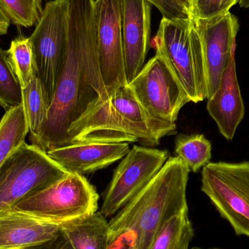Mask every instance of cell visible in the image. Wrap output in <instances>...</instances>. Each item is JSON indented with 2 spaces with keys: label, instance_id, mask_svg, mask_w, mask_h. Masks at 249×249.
Returning <instances> with one entry per match:
<instances>
[{
  "label": "cell",
  "instance_id": "7",
  "mask_svg": "<svg viewBox=\"0 0 249 249\" xmlns=\"http://www.w3.org/2000/svg\"><path fill=\"white\" fill-rule=\"evenodd\" d=\"M68 36L67 0H52L44 7L35 31L29 36L36 66L48 104L53 97L64 61Z\"/></svg>",
  "mask_w": 249,
  "mask_h": 249
},
{
  "label": "cell",
  "instance_id": "6",
  "mask_svg": "<svg viewBox=\"0 0 249 249\" xmlns=\"http://www.w3.org/2000/svg\"><path fill=\"white\" fill-rule=\"evenodd\" d=\"M201 190L236 235L249 237V161L209 162Z\"/></svg>",
  "mask_w": 249,
  "mask_h": 249
},
{
  "label": "cell",
  "instance_id": "16",
  "mask_svg": "<svg viewBox=\"0 0 249 249\" xmlns=\"http://www.w3.org/2000/svg\"><path fill=\"white\" fill-rule=\"evenodd\" d=\"M60 232V225L26 213L0 212V249H29L48 242Z\"/></svg>",
  "mask_w": 249,
  "mask_h": 249
},
{
  "label": "cell",
  "instance_id": "22",
  "mask_svg": "<svg viewBox=\"0 0 249 249\" xmlns=\"http://www.w3.org/2000/svg\"><path fill=\"white\" fill-rule=\"evenodd\" d=\"M22 105L26 114L29 138L36 136L48 115L49 104L37 76L22 89Z\"/></svg>",
  "mask_w": 249,
  "mask_h": 249
},
{
  "label": "cell",
  "instance_id": "30",
  "mask_svg": "<svg viewBox=\"0 0 249 249\" xmlns=\"http://www.w3.org/2000/svg\"><path fill=\"white\" fill-rule=\"evenodd\" d=\"M10 22L5 15L3 13L0 9V35H4L7 34L10 26Z\"/></svg>",
  "mask_w": 249,
  "mask_h": 249
},
{
  "label": "cell",
  "instance_id": "25",
  "mask_svg": "<svg viewBox=\"0 0 249 249\" xmlns=\"http://www.w3.org/2000/svg\"><path fill=\"white\" fill-rule=\"evenodd\" d=\"M22 105V88L15 74L7 51L0 45V107L4 111Z\"/></svg>",
  "mask_w": 249,
  "mask_h": 249
},
{
  "label": "cell",
  "instance_id": "17",
  "mask_svg": "<svg viewBox=\"0 0 249 249\" xmlns=\"http://www.w3.org/2000/svg\"><path fill=\"white\" fill-rule=\"evenodd\" d=\"M107 100L115 112L149 139L152 146H158L165 136L177 133L176 124L158 121L146 112L128 85L115 90Z\"/></svg>",
  "mask_w": 249,
  "mask_h": 249
},
{
  "label": "cell",
  "instance_id": "23",
  "mask_svg": "<svg viewBox=\"0 0 249 249\" xmlns=\"http://www.w3.org/2000/svg\"><path fill=\"white\" fill-rule=\"evenodd\" d=\"M12 69L22 89L37 76L35 58L29 38L20 36L13 39L7 51Z\"/></svg>",
  "mask_w": 249,
  "mask_h": 249
},
{
  "label": "cell",
  "instance_id": "9",
  "mask_svg": "<svg viewBox=\"0 0 249 249\" xmlns=\"http://www.w3.org/2000/svg\"><path fill=\"white\" fill-rule=\"evenodd\" d=\"M168 159L167 150L133 146L115 169L101 213L106 218L116 214L158 174Z\"/></svg>",
  "mask_w": 249,
  "mask_h": 249
},
{
  "label": "cell",
  "instance_id": "15",
  "mask_svg": "<svg viewBox=\"0 0 249 249\" xmlns=\"http://www.w3.org/2000/svg\"><path fill=\"white\" fill-rule=\"evenodd\" d=\"M207 100L208 112L217 124L219 133L228 140H232L245 115L237 78L235 55L225 69L217 90Z\"/></svg>",
  "mask_w": 249,
  "mask_h": 249
},
{
  "label": "cell",
  "instance_id": "29",
  "mask_svg": "<svg viewBox=\"0 0 249 249\" xmlns=\"http://www.w3.org/2000/svg\"><path fill=\"white\" fill-rule=\"evenodd\" d=\"M29 249H74L67 239V237L63 234L60 230L56 236L51 241L44 243L37 247H32Z\"/></svg>",
  "mask_w": 249,
  "mask_h": 249
},
{
  "label": "cell",
  "instance_id": "27",
  "mask_svg": "<svg viewBox=\"0 0 249 249\" xmlns=\"http://www.w3.org/2000/svg\"><path fill=\"white\" fill-rule=\"evenodd\" d=\"M160 12L163 18L169 19L192 18L189 12L178 0H147Z\"/></svg>",
  "mask_w": 249,
  "mask_h": 249
},
{
  "label": "cell",
  "instance_id": "28",
  "mask_svg": "<svg viewBox=\"0 0 249 249\" xmlns=\"http://www.w3.org/2000/svg\"><path fill=\"white\" fill-rule=\"evenodd\" d=\"M108 249H136L133 236L127 232L111 235Z\"/></svg>",
  "mask_w": 249,
  "mask_h": 249
},
{
  "label": "cell",
  "instance_id": "11",
  "mask_svg": "<svg viewBox=\"0 0 249 249\" xmlns=\"http://www.w3.org/2000/svg\"><path fill=\"white\" fill-rule=\"evenodd\" d=\"M69 144L75 142L134 143L152 146L149 139L112 109L107 99L92 102L69 127Z\"/></svg>",
  "mask_w": 249,
  "mask_h": 249
},
{
  "label": "cell",
  "instance_id": "18",
  "mask_svg": "<svg viewBox=\"0 0 249 249\" xmlns=\"http://www.w3.org/2000/svg\"><path fill=\"white\" fill-rule=\"evenodd\" d=\"M60 230L74 249H108L109 223L101 212L60 225Z\"/></svg>",
  "mask_w": 249,
  "mask_h": 249
},
{
  "label": "cell",
  "instance_id": "2",
  "mask_svg": "<svg viewBox=\"0 0 249 249\" xmlns=\"http://www.w3.org/2000/svg\"><path fill=\"white\" fill-rule=\"evenodd\" d=\"M190 172L178 157L168 158L158 174L111 219V235L127 232L136 249H149L168 219L188 211L186 194Z\"/></svg>",
  "mask_w": 249,
  "mask_h": 249
},
{
  "label": "cell",
  "instance_id": "4",
  "mask_svg": "<svg viewBox=\"0 0 249 249\" xmlns=\"http://www.w3.org/2000/svg\"><path fill=\"white\" fill-rule=\"evenodd\" d=\"M70 174L45 151L24 142L0 166V212Z\"/></svg>",
  "mask_w": 249,
  "mask_h": 249
},
{
  "label": "cell",
  "instance_id": "32",
  "mask_svg": "<svg viewBox=\"0 0 249 249\" xmlns=\"http://www.w3.org/2000/svg\"><path fill=\"white\" fill-rule=\"evenodd\" d=\"M238 4L243 8L249 9V0H239Z\"/></svg>",
  "mask_w": 249,
  "mask_h": 249
},
{
  "label": "cell",
  "instance_id": "31",
  "mask_svg": "<svg viewBox=\"0 0 249 249\" xmlns=\"http://www.w3.org/2000/svg\"><path fill=\"white\" fill-rule=\"evenodd\" d=\"M178 2L189 12L192 17L193 13V0H178Z\"/></svg>",
  "mask_w": 249,
  "mask_h": 249
},
{
  "label": "cell",
  "instance_id": "13",
  "mask_svg": "<svg viewBox=\"0 0 249 249\" xmlns=\"http://www.w3.org/2000/svg\"><path fill=\"white\" fill-rule=\"evenodd\" d=\"M151 9L147 0H121V32L127 85L144 66L149 51Z\"/></svg>",
  "mask_w": 249,
  "mask_h": 249
},
{
  "label": "cell",
  "instance_id": "21",
  "mask_svg": "<svg viewBox=\"0 0 249 249\" xmlns=\"http://www.w3.org/2000/svg\"><path fill=\"white\" fill-rule=\"evenodd\" d=\"M212 143L204 135H178L175 141L177 157L182 160L190 171L198 172L210 162L212 159Z\"/></svg>",
  "mask_w": 249,
  "mask_h": 249
},
{
  "label": "cell",
  "instance_id": "12",
  "mask_svg": "<svg viewBox=\"0 0 249 249\" xmlns=\"http://www.w3.org/2000/svg\"><path fill=\"white\" fill-rule=\"evenodd\" d=\"M193 20L201 39L208 99L217 90L222 74L232 55H235L239 23L231 12L212 18Z\"/></svg>",
  "mask_w": 249,
  "mask_h": 249
},
{
  "label": "cell",
  "instance_id": "33",
  "mask_svg": "<svg viewBox=\"0 0 249 249\" xmlns=\"http://www.w3.org/2000/svg\"><path fill=\"white\" fill-rule=\"evenodd\" d=\"M191 249H203L198 248V247H194V248H192Z\"/></svg>",
  "mask_w": 249,
  "mask_h": 249
},
{
  "label": "cell",
  "instance_id": "19",
  "mask_svg": "<svg viewBox=\"0 0 249 249\" xmlns=\"http://www.w3.org/2000/svg\"><path fill=\"white\" fill-rule=\"evenodd\" d=\"M194 229L188 211L174 215L160 228L149 249H190Z\"/></svg>",
  "mask_w": 249,
  "mask_h": 249
},
{
  "label": "cell",
  "instance_id": "8",
  "mask_svg": "<svg viewBox=\"0 0 249 249\" xmlns=\"http://www.w3.org/2000/svg\"><path fill=\"white\" fill-rule=\"evenodd\" d=\"M155 51L128 86L152 118L176 124L181 108L191 102L162 53Z\"/></svg>",
  "mask_w": 249,
  "mask_h": 249
},
{
  "label": "cell",
  "instance_id": "34",
  "mask_svg": "<svg viewBox=\"0 0 249 249\" xmlns=\"http://www.w3.org/2000/svg\"></svg>",
  "mask_w": 249,
  "mask_h": 249
},
{
  "label": "cell",
  "instance_id": "3",
  "mask_svg": "<svg viewBox=\"0 0 249 249\" xmlns=\"http://www.w3.org/2000/svg\"><path fill=\"white\" fill-rule=\"evenodd\" d=\"M152 46L162 53L190 102L197 104L207 99L201 39L193 18H162Z\"/></svg>",
  "mask_w": 249,
  "mask_h": 249
},
{
  "label": "cell",
  "instance_id": "26",
  "mask_svg": "<svg viewBox=\"0 0 249 249\" xmlns=\"http://www.w3.org/2000/svg\"><path fill=\"white\" fill-rule=\"evenodd\" d=\"M239 0H193L192 18L209 19L223 16Z\"/></svg>",
  "mask_w": 249,
  "mask_h": 249
},
{
  "label": "cell",
  "instance_id": "1",
  "mask_svg": "<svg viewBox=\"0 0 249 249\" xmlns=\"http://www.w3.org/2000/svg\"><path fill=\"white\" fill-rule=\"evenodd\" d=\"M67 50L48 115L32 144L48 152L69 144V127L98 98L107 99L96 48L95 0H67Z\"/></svg>",
  "mask_w": 249,
  "mask_h": 249
},
{
  "label": "cell",
  "instance_id": "14",
  "mask_svg": "<svg viewBox=\"0 0 249 249\" xmlns=\"http://www.w3.org/2000/svg\"><path fill=\"white\" fill-rule=\"evenodd\" d=\"M130 149L128 143L75 142L47 153L68 172L85 176L122 160Z\"/></svg>",
  "mask_w": 249,
  "mask_h": 249
},
{
  "label": "cell",
  "instance_id": "20",
  "mask_svg": "<svg viewBox=\"0 0 249 249\" xmlns=\"http://www.w3.org/2000/svg\"><path fill=\"white\" fill-rule=\"evenodd\" d=\"M29 133L23 105L6 111L0 121V166L24 143Z\"/></svg>",
  "mask_w": 249,
  "mask_h": 249
},
{
  "label": "cell",
  "instance_id": "24",
  "mask_svg": "<svg viewBox=\"0 0 249 249\" xmlns=\"http://www.w3.org/2000/svg\"><path fill=\"white\" fill-rule=\"evenodd\" d=\"M45 0H0V9L10 23L22 27L36 26L43 13Z\"/></svg>",
  "mask_w": 249,
  "mask_h": 249
},
{
  "label": "cell",
  "instance_id": "10",
  "mask_svg": "<svg viewBox=\"0 0 249 249\" xmlns=\"http://www.w3.org/2000/svg\"><path fill=\"white\" fill-rule=\"evenodd\" d=\"M98 62L108 97L127 86L121 32V0H95Z\"/></svg>",
  "mask_w": 249,
  "mask_h": 249
},
{
  "label": "cell",
  "instance_id": "5",
  "mask_svg": "<svg viewBox=\"0 0 249 249\" xmlns=\"http://www.w3.org/2000/svg\"><path fill=\"white\" fill-rule=\"evenodd\" d=\"M99 198L96 188L84 176L70 173L12 209L60 225L97 212Z\"/></svg>",
  "mask_w": 249,
  "mask_h": 249
}]
</instances>
